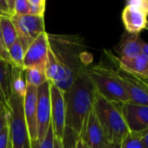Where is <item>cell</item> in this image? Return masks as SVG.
<instances>
[{"instance_id":"cell-7","label":"cell","mask_w":148,"mask_h":148,"mask_svg":"<svg viewBox=\"0 0 148 148\" xmlns=\"http://www.w3.org/2000/svg\"><path fill=\"white\" fill-rule=\"evenodd\" d=\"M148 0H128L121 13L125 31L140 34L148 22Z\"/></svg>"},{"instance_id":"cell-29","label":"cell","mask_w":148,"mask_h":148,"mask_svg":"<svg viewBox=\"0 0 148 148\" xmlns=\"http://www.w3.org/2000/svg\"><path fill=\"white\" fill-rule=\"evenodd\" d=\"M138 135L140 136V139L144 146V148H148V129L138 134Z\"/></svg>"},{"instance_id":"cell-31","label":"cell","mask_w":148,"mask_h":148,"mask_svg":"<svg viewBox=\"0 0 148 148\" xmlns=\"http://www.w3.org/2000/svg\"><path fill=\"white\" fill-rule=\"evenodd\" d=\"M6 108V101L0 93V114Z\"/></svg>"},{"instance_id":"cell-12","label":"cell","mask_w":148,"mask_h":148,"mask_svg":"<svg viewBox=\"0 0 148 148\" xmlns=\"http://www.w3.org/2000/svg\"><path fill=\"white\" fill-rule=\"evenodd\" d=\"M49 51L48 33L39 35L28 47L23 59V69L40 68L45 70Z\"/></svg>"},{"instance_id":"cell-36","label":"cell","mask_w":148,"mask_h":148,"mask_svg":"<svg viewBox=\"0 0 148 148\" xmlns=\"http://www.w3.org/2000/svg\"><path fill=\"white\" fill-rule=\"evenodd\" d=\"M140 79H141V81L147 86V88H148V78H141V77H140Z\"/></svg>"},{"instance_id":"cell-28","label":"cell","mask_w":148,"mask_h":148,"mask_svg":"<svg viewBox=\"0 0 148 148\" xmlns=\"http://www.w3.org/2000/svg\"><path fill=\"white\" fill-rule=\"evenodd\" d=\"M7 125H8V111L5 108L0 114V134Z\"/></svg>"},{"instance_id":"cell-35","label":"cell","mask_w":148,"mask_h":148,"mask_svg":"<svg viewBox=\"0 0 148 148\" xmlns=\"http://www.w3.org/2000/svg\"><path fill=\"white\" fill-rule=\"evenodd\" d=\"M108 148H121V144H110Z\"/></svg>"},{"instance_id":"cell-30","label":"cell","mask_w":148,"mask_h":148,"mask_svg":"<svg viewBox=\"0 0 148 148\" xmlns=\"http://www.w3.org/2000/svg\"><path fill=\"white\" fill-rule=\"evenodd\" d=\"M75 148H89L86 143L81 139V138H78L75 141Z\"/></svg>"},{"instance_id":"cell-26","label":"cell","mask_w":148,"mask_h":148,"mask_svg":"<svg viewBox=\"0 0 148 148\" xmlns=\"http://www.w3.org/2000/svg\"><path fill=\"white\" fill-rule=\"evenodd\" d=\"M0 58L10 64H12L10 54H9V50L4 43L3 38V35H2V31H1V28H0Z\"/></svg>"},{"instance_id":"cell-1","label":"cell","mask_w":148,"mask_h":148,"mask_svg":"<svg viewBox=\"0 0 148 148\" xmlns=\"http://www.w3.org/2000/svg\"><path fill=\"white\" fill-rule=\"evenodd\" d=\"M49 51L57 66V76L53 84L63 93L92 65L93 56L87 49L84 38L79 35L49 34Z\"/></svg>"},{"instance_id":"cell-23","label":"cell","mask_w":148,"mask_h":148,"mask_svg":"<svg viewBox=\"0 0 148 148\" xmlns=\"http://www.w3.org/2000/svg\"><path fill=\"white\" fill-rule=\"evenodd\" d=\"M30 4V15L37 16H44L46 9L45 0H29Z\"/></svg>"},{"instance_id":"cell-2","label":"cell","mask_w":148,"mask_h":148,"mask_svg":"<svg viewBox=\"0 0 148 148\" xmlns=\"http://www.w3.org/2000/svg\"><path fill=\"white\" fill-rule=\"evenodd\" d=\"M95 89L83 72L64 92L65 127L78 138L81 137L86 121L93 109Z\"/></svg>"},{"instance_id":"cell-3","label":"cell","mask_w":148,"mask_h":148,"mask_svg":"<svg viewBox=\"0 0 148 148\" xmlns=\"http://www.w3.org/2000/svg\"><path fill=\"white\" fill-rule=\"evenodd\" d=\"M84 72L91 81L95 91L108 101L117 105L130 101L121 79L108 62L92 64Z\"/></svg>"},{"instance_id":"cell-32","label":"cell","mask_w":148,"mask_h":148,"mask_svg":"<svg viewBox=\"0 0 148 148\" xmlns=\"http://www.w3.org/2000/svg\"><path fill=\"white\" fill-rule=\"evenodd\" d=\"M54 148H64L62 141L60 140H58L56 137L54 139Z\"/></svg>"},{"instance_id":"cell-21","label":"cell","mask_w":148,"mask_h":148,"mask_svg":"<svg viewBox=\"0 0 148 148\" xmlns=\"http://www.w3.org/2000/svg\"><path fill=\"white\" fill-rule=\"evenodd\" d=\"M9 54L14 67L23 68V59L25 56V49L21 42L16 40L9 49Z\"/></svg>"},{"instance_id":"cell-19","label":"cell","mask_w":148,"mask_h":148,"mask_svg":"<svg viewBox=\"0 0 148 148\" xmlns=\"http://www.w3.org/2000/svg\"><path fill=\"white\" fill-rule=\"evenodd\" d=\"M27 88V82L25 77V69L23 68L13 67V82L12 92L24 97Z\"/></svg>"},{"instance_id":"cell-13","label":"cell","mask_w":148,"mask_h":148,"mask_svg":"<svg viewBox=\"0 0 148 148\" xmlns=\"http://www.w3.org/2000/svg\"><path fill=\"white\" fill-rule=\"evenodd\" d=\"M36 103L37 88L32 85H27L26 93L23 97V111L33 148H39L40 144L37 142Z\"/></svg>"},{"instance_id":"cell-9","label":"cell","mask_w":148,"mask_h":148,"mask_svg":"<svg viewBox=\"0 0 148 148\" xmlns=\"http://www.w3.org/2000/svg\"><path fill=\"white\" fill-rule=\"evenodd\" d=\"M37 142L41 143L46 136L51 124L50 82L48 81L37 88L36 103Z\"/></svg>"},{"instance_id":"cell-22","label":"cell","mask_w":148,"mask_h":148,"mask_svg":"<svg viewBox=\"0 0 148 148\" xmlns=\"http://www.w3.org/2000/svg\"><path fill=\"white\" fill-rule=\"evenodd\" d=\"M121 148H144L138 134L128 133L121 144Z\"/></svg>"},{"instance_id":"cell-8","label":"cell","mask_w":148,"mask_h":148,"mask_svg":"<svg viewBox=\"0 0 148 148\" xmlns=\"http://www.w3.org/2000/svg\"><path fill=\"white\" fill-rule=\"evenodd\" d=\"M11 20L17 32V40L21 42L25 51L39 35L46 32L44 16L14 15L11 16Z\"/></svg>"},{"instance_id":"cell-34","label":"cell","mask_w":148,"mask_h":148,"mask_svg":"<svg viewBox=\"0 0 148 148\" xmlns=\"http://www.w3.org/2000/svg\"><path fill=\"white\" fill-rule=\"evenodd\" d=\"M5 16H9V17H11V16H10L8 14H6L5 12H3L1 9H0V18H2V17H5Z\"/></svg>"},{"instance_id":"cell-25","label":"cell","mask_w":148,"mask_h":148,"mask_svg":"<svg viewBox=\"0 0 148 148\" xmlns=\"http://www.w3.org/2000/svg\"><path fill=\"white\" fill-rule=\"evenodd\" d=\"M54 139H55V134H54V130L52 124H50L48 133L42 141L39 144V148H54Z\"/></svg>"},{"instance_id":"cell-27","label":"cell","mask_w":148,"mask_h":148,"mask_svg":"<svg viewBox=\"0 0 148 148\" xmlns=\"http://www.w3.org/2000/svg\"><path fill=\"white\" fill-rule=\"evenodd\" d=\"M0 148H11L9 126L7 125L0 134Z\"/></svg>"},{"instance_id":"cell-10","label":"cell","mask_w":148,"mask_h":148,"mask_svg":"<svg viewBox=\"0 0 148 148\" xmlns=\"http://www.w3.org/2000/svg\"><path fill=\"white\" fill-rule=\"evenodd\" d=\"M129 133L140 134L148 129V106L133 102L119 105Z\"/></svg>"},{"instance_id":"cell-6","label":"cell","mask_w":148,"mask_h":148,"mask_svg":"<svg viewBox=\"0 0 148 148\" xmlns=\"http://www.w3.org/2000/svg\"><path fill=\"white\" fill-rule=\"evenodd\" d=\"M104 56L106 57L107 62L113 66L119 77L121 79L127 93L129 96L130 102L148 106L147 86L141 81L139 76L130 73L129 71L122 68L118 62L116 56L106 49L104 50Z\"/></svg>"},{"instance_id":"cell-16","label":"cell","mask_w":148,"mask_h":148,"mask_svg":"<svg viewBox=\"0 0 148 148\" xmlns=\"http://www.w3.org/2000/svg\"><path fill=\"white\" fill-rule=\"evenodd\" d=\"M120 65L130 73L141 77L148 78V60L141 54L132 58H120L116 56Z\"/></svg>"},{"instance_id":"cell-15","label":"cell","mask_w":148,"mask_h":148,"mask_svg":"<svg viewBox=\"0 0 148 148\" xmlns=\"http://www.w3.org/2000/svg\"><path fill=\"white\" fill-rule=\"evenodd\" d=\"M143 43L144 41L140 34H131L124 31L114 49L120 58H132L143 54Z\"/></svg>"},{"instance_id":"cell-11","label":"cell","mask_w":148,"mask_h":148,"mask_svg":"<svg viewBox=\"0 0 148 148\" xmlns=\"http://www.w3.org/2000/svg\"><path fill=\"white\" fill-rule=\"evenodd\" d=\"M51 99V124L55 137L63 140L65 132V101L63 92L50 82Z\"/></svg>"},{"instance_id":"cell-18","label":"cell","mask_w":148,"mask_h":148,"mask_svg":"<svg viewBox=\"0 0 148 148\" xmlns=\"http://www.w3.org/2000/svg\"><path fill=\"white\" fill-rule=\"evenodd\" d=\"M0 28L4 43L7 49H9L17 40V32L11 17L5 16L0 18Z\"/></svg>"},{"instance_id":"cell-37","label":"cell","mask_w":148,"mask_h":148,"mask_svg":"<svg viewBox=\"0 0 148 148\" xmlns=\"http://www.w3.org/2000/svg\"><path fill=\"white\" fill-rule=\"evenodd\" d=\"M146 29L148 31V22H147V26H146Z\"/></svg>"},{"instance_id":"cell-17","label":"cell","mask_w":148,"mask_h":148,"mask_svg":"<svg viewBox=\"0 0 148 148\" xmlns=\"http://www.w3.org/2000/svg\"><path fill=\"white\" fill-rule=\"evenodd\" d=\"M13 65L0 58V93L6 103L12 94Z\"/></svg>"},{"instance_id":"cell-4","label":"cell","mask_w":148,"mask_h":148,"mask_svg":"<svg viewBox=\"0 0 148 148\" xmlns=\"http://www.w3.org/2000/svg\"><path fill=\"white\" fill-rule=\"evenodd\" d=\"M93 109L109 144H121L129 131L119 105L108 101L95 91Z\"/></svg>"},{"instance_id":"cell-33","label":"cell","mask_w":148,"mask_h":148,"mask_svg":"<svg viewBox=\"0 0 148 148\" xmlns=\"http://www.w3.org/2000/svg\"><path fill=\"white\" fill-rule=\"evenodd\" d=\"M143 55L147 57V59L148 60V43H147L146 42H144L143 43Z\"/></svg>"},{"instance_id":"cell-24","label":"cell","mask_w":148,"mask_h":148,"mask_svg":"<svg viewBox=\"0 0 148 148\" xmlns=\"http://www.w3.org/2000/svg\"><path fill=\"white\" fill-rule=\"evenodd\" d=\"M14 15L16 16L30 15L29 0H15Z\"/></svg>"},{"instance_id":"cell-20","label":"cell","mask_w":148,"mask_h":148,"mask_svg":"<svg viewBox=\"0 0 148 148\" xmlns=\"http://www.w3.org/2000/svg\"><path fill=\"white\" fill-rule=\"evenodd\" d=\"M25 77L27 85H32L36 88L40 87L46 82L48 78L45 74V70L40 68H31L25 69Z\"/></svg>"},{"instance_id":"cell-14","label":"cell","mask_w":148,"mask_h":148,"mask_svg":"<svg viewBox=\"0 0 148 148\" xmlns=\"http://www.w3.org/2000/svg\"><path fill=\"white\" fill-rule=\"evenodd\" d=\"M80 138L89 148H108L110 145L94 109L88 115Z\"/></svg>"},{"instance_id":"cell-5","label":"cell","mask_w":148,"mask_h":148,"mask_svg":"<svg viewBox=\"0 0 148 148\" xmlns=\"http://www.w3.org/2000/svg\"><path fill=\"white\" fill-rule=\"evenodd\" d=\"M11 148H33L23 111V97L12 92L6 103Z\"/></svg>"}]
</instances>
